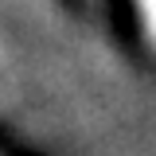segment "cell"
<instances>
[{
    "label": "cell",
    "mask_w": 156,
    "mask_h": 156,
    "mask_svg": "<svg viewBox=\"0 0 156 156\" xmlns=\"http://www.w3.org/2000/svg\"><path fill=\"white\" fill-rule=\"evenodd\" d=\"M105 8H117V12H129V20L136 23V31L156 47V0H98Z\"/></svg>",
    "instance_id": "obj_1"
}]
</instances>
